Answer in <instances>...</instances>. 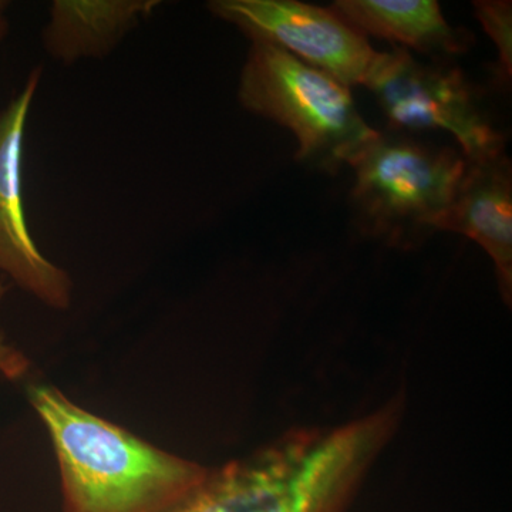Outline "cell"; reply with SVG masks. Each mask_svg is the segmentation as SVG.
<instances>
[{"label": "cell", "mask_w": 512, "mask_h": 512, "mask_svg": "<svg viewBox=\"0 0 512 512\" xmlns=\"http://www.w3.org/2000/svg\"><path fill=\"white\" fill-rule=\"evenodd\" d=\"M28 394L55 450L63 512H173L210 476V467L90 413L52 384Z\"/></svg>", "instance_id": "obj_1"}, {"label": "cell", "mask_w": 512, "mask_h": 512, "mask_svg": "<svg viewBox=\"0 0 512 512\" xmlns=\"http://www.w3.org/2000/svg\"><path fill=\"white\" fill-rule=\"evenodd\" d=\"M238 97L245 109L295 134L299 160L330 173L352 164L380 134L349 87L269 43L252 42Z\"/></svg>", "instance_id": "obj_2"}, {"label": "cell", "mask_w": 512, "mask_h": 512, "mask_svg": "<svg viewBox=\"0 0 512 512\" xmlns=\"http://www.w3.org/2000/svg\"><path fill=\"white\" fill-rule=\"evenodd\" d=\"M350 167L360 228L387 244L407 247L443 231L468 161L456 148L379 134Z\"/></svg>", "instance_id": "obj_3"}, {"label": "cell", "mask_w": 512, "mask_h": 512, "mask_svg": "<svg viewBox=\"0 0 512 512\" xmlns=\"http://www.w3.org/2000/svg\"><path fill=\"white\" fill-rule=\"evenodd\" d=\"M365 87L394 128L446 131L471 164L505 156V137L485 113L476 87L448 62L423 63L394 46L379 53Z\"/></svg>", "instance_id": "obj_4"}, {"label": "cell", "mask_w": 512, "mask_h": 512, "mask_svg": "<svg viewBox=\"0 0 512 512\" xmlns=\"http://www.w3.org/2000/svg\"><path fill=\"white\" fill-rule=\"evenodd\" d=\"M208 9L252 42L281 47L343 86H365L379 53L332 8L296 0H214Z\"/></svg>", "instance_id": "obj_5"}, {"label": "cell", "mask_w": 512, "mask_h": 512, "mask_svg": "<svg viewBox=\"0 0 512 512\" xmlns=\"http://www.w3.org/2000/svg\"><path fill=\"white\" fill-rule=\"evenodd\" d=\"M40 69L23 92L0 113V272L53 309L72 303V279L50 262L30 237L22 192L23 137Z\"/></svg>", "instance_id": "obj_6"}, {"label": "cell", "mask_w": 512, "mask_h": 512, "mask_svg": "<svg viewBox=\"0 0 512 512\" xmlns=\"http://www.w3.org/2000/svg\"><path fill=\"white\" fill-rule=\"evenodd\" d=\"M443 231L473 239L494 262L498 286L510 305L512 295V173L507 156L468 163L467 173L444 222Z\"/></svg>", "instance_id": "obj_7"}, {"label": "cell", "mask_w": 512, "mask_h": 512, "mask_svg": "<svg viewBox=\"0 0 512 512\" xmlns=\"http://www.w3.org/2000/svg\"><path fill=\"white\" fill-rule=\"evenodd\" d=\"M330 8L362 35L389 40L436 62L466 53L473 40L447 22L436 0H338Z\"/></svg>", "instance_id": "obj_8"}, {"label": "cell", "mask_w": 512, "mask_h": 512, "mask_svg": "<svg viewBox=\"0 0 512 512\" xmlns=\"http://www.w3.org/2000/svg\"><path fill=\"white\" fill-rule=\"evenodd\" d=\"M158 5L157 0H56L43 43L50 56L66 64L104 57Z\"/></svg>", "instance_id": "obj_9"}, {"label": "cell", "mask_w": 512, "mask_h": 512, "mask_svg": "<svg viewBox=\"0 0 512 512\" xmlns=\"http://www.w3.org/2000/svg\"><path fill=\"white\" fill-rule=\"evenodd\" d=\"M173 512H282V508L254 471L231 461L211 468L205 483Z\"/></svg>", "instance_id": "obj_10"}, {"label": "cell", "mask_w": 512, "mask_h": 512, "mask_svg": "<svg viewBox=\"0 0 512 512\" xmlns=\"http://www.w3.org/2000/svg\"><path fill=\"white\" fill-rule=\"evenodd\" d=\"M476 18L498 50L495 69L498 82L507 86L512 77V3L507 0H476Z\"/></svg>", "instance_id": "obj_11"}, {"label": "cell", "mask_w": 512, "mask_h": 512, "mask_svg": "<svg viewBox=\"0 0 512 512\" xmlns=\"http://www.w3.org/2000/svg\"><path fill=\"white\" fill-rule=\"evenodd\" d=\"M6 30H8V25H6V20L3 18V12H0V42H2L3 37H5Z\"/></svg>", "instance_id": "obj_12"}, {"label": "cell", "mask_w": 512, "mask_h": 512, "mask_svg": "<svg viewBox=\"0 0 512 512\" xmlns=\"http://www.w3.org/2000/svg\"><path fill=\"white\" fill-rule=\"evenodd\" d=\"M6 5H8V3L2 2V0H0V12H3V9L6 8Z\"/></svg>", "instance_id": "obj_13"}]
</instances>
